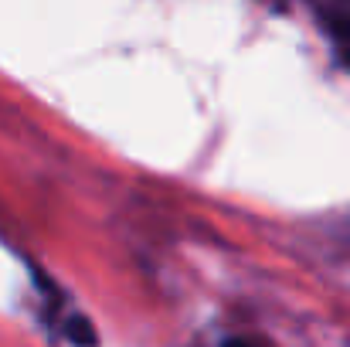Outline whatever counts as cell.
<instances>
[{
  "mask_svg": "<svg viewBox=\"0 0 350 347\" xmlns=\"http://www.w3.org/2000/svg\"><path fill=\"white\" fill-rule=\"evenodd\" d=\"M225 347H252V344H245V341H228Z\"/></svg>",
  "mask_w": 350,
  "mask_h": 347,
  "instance_id": "3",
  "label": "cell"
},
{
  "mask_svg": "<svg viewBox=\"0 0 350 347\" xmlns=\"http://www.w3.org/2000/svg\"><path fill=\"white\" fill-rule=\"evenodd\" d=\"M323 21H327V31H330L344 48H350V14H344V10H330V14H323Z\"/></svg>",
  "mask_w": 350,
  "mask_h": 347,
  "instance_id": "2",
  "label": "cell"
},
{
  "mask_svg": "<svg viewBox=\"0 0 350 347\" xmlns=\"http://www.w3.org/2000/svg\"><path fill=\"white\" fill-rule=\"evenodd\" d=\"M65 337H68L75 347H96L99 344L96 327H92L85 317H68V324H65Z\"/></svg>",
  "mask_w": 350,
  "mask_h": 347,
  "instance_id": "1",
  "label": "cell"
}]
</instances>
